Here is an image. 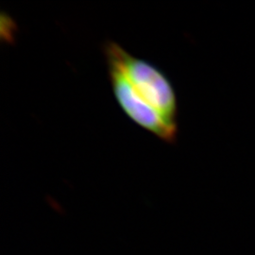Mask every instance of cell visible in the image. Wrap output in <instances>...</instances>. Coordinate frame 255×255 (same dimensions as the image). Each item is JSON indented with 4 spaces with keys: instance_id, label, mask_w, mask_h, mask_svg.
Listing matches in <instances>:
<instances>
[{
    "instance_id": "6da1fadb",
    "label": "cell",
    "mask_w": 255,
    "mask_h": 255,
    "mask_svg": "<svg viewBox=\"0 0 255 255\" xmlns=\"http://www.w3.org/2000/svg\"><path fill=\"white\" fill-rule=\"evenodd\" d=\"M108 67L122 75L129 93L146 106L157 111L166 121L177 125L178 102L166 75L154 64L134 57L114 41L104 46Z\"/></svg>"
}]
</instances>
